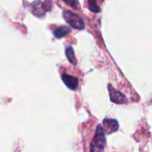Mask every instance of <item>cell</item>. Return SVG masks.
Instances as JSON below:
<instances>
[{
	"mask_svg": "<svg viewBox=\"0 0 152 152\" xmlns=\"http://www.w3.org/2000/svg\"><path fill=\"white\" fill-rule=\"evenodd\" d=\"M106 145V138L103 127L99 125L91 143V152H103Z\"/></svg>",
	"mask_w": 152,
	"mask_h": 152,
	"instance_id": "obj_1",
	"label": "cell"
},
{
	"mask_svg": "<svg viewBox=\"0 0 152 152\" xmlns=\"http://www.w3.org/2000/svg\"><path fill=\"white\" fill-rule=\"evenodd\" d=\"M63 17L66 21L74 28L77 29H83L85 28V23L82 19L76 13H73L69 11H65L63 12Z\"/></svg>",
	"mask_w": 152,
	"mask_h": 152,
	"instance_id": "obj_2",
	"label": "cell"
},
{
	"mask_svg": "<svg viewBox=\"0 0 152 152\" xmlns=\"http://www.w3.org/2000/svg\"><path fill=\"white\" fill-rule=\"evenodd\" d=\"M108 87H109L110 98V101L112 102L118 103V104L127 103V99H126V97L122 93H120L119 91H118L115 88H113L110 85H109Z\"/></svg>",
	"mask_w": 152,
	"mask_h": 152,
	"instance_id": "obj_3",
	"label": "cell"
},
{
	"mask_svg": "<svg viewBox=\"0 0 152 152\" xmlns=\"http://www.w3.org/2000/svg\"><path fill=\"white\" fill-rule=\"evenodd\" d=\"M103 124V130L105 134H110L115 133L118 129V123L115 119L111 118H105L102 122Z\"/></svg>",
	"mask_w": 152,
	"mask_h": 152,
	"instance_id": "obj_4",
	"label": "cell"
},
{
	"mask_svg": "<svg viewBox=\"0 0 152 152\" xmlns=\"http://www.w3.org/2000/svg\"><path fill=\"white\" fill-rule=\"evenodd\" d=\"M61 79L64 84L71 90H76L78 86V79L73 76H69L68 74H62Z\"/></svg>",
	"mask_w": 152,
	"mask_h": 152,
	"instance_id": "obj_5",
	"label": "cell"
},
{
	"mask_svg": "<svg viewBox=\"0 0 152 152\" xmlns=\"http://www.w3.org/2000/svg\"><path fill=\"white\" fill-rule=\"evenodd\" d=\"M70 32V29L67 27H60L57 28L56 29H54L53 34L57 38H61L64 36H66L67 34H69Z\"/></svg>",
	"mask_w": 152,
	"mask_h": 152,
	"instance_id": "obj_6",
	"label": "cell"
},
{
	"mask_svg": "<svg viewBox=\"0 0 152 152\" xmlns=\"http://www.w3.org/2000/svg\"><path fill=\"white\" fill-rule=\"evenodd\" d=\"M66 55H67V58L68 60L69 61L70 63L72 64H76L77 63V61H76V58H75V54H74V51L71 47H68L66 49Z\"/></svg>",
	"mask_w": 152,
	"mask_h": 152,
	"instance_id": "obj_7",
	"label": "cell"
},
{
	"mask_svg": "<svg viewBox=\"0 0 152 152\" xmlns=\"http://www.w3.org/2000/svg\"><path fill=\"white\" fill-rule=\"evenodd\" d=\"M88 4H89V9H90V11H92L93 12H100L101 9L98 6V4H97V1L96 0H89L88 1Z\"/></svg>",
	"mask_w": 152,
	"mask_h": 152,
	"instance_id": "obj_8",
	"label": "cell"
},
{
	"mask_svg": "<svg viewBox=\"0 0 152 152\" xmlns=\"http://www.w3.org/2000/svg\"><path fill=\"white\" fill-rule=\"evenodd\" d=\"M67 4L72 6L73 8H77V5H78V2L77 0H63Z\"/></svg>",
	"mask_w": 152,
	"mask_h": 152,
	"instance_id": "obj_9",
	"label": "cell"
}]
</instances>
